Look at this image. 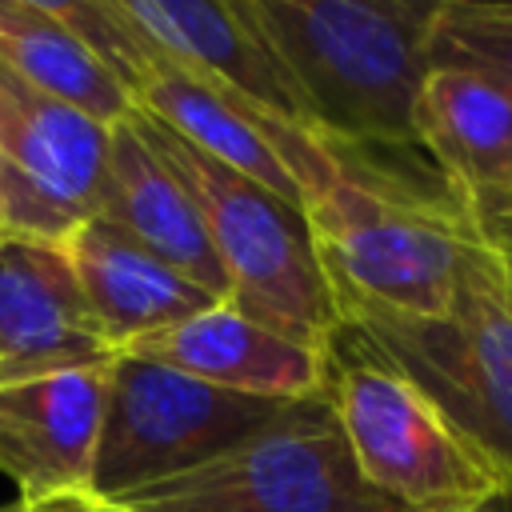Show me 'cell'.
<instances>
[{
    "label": "cell",
    "mask_w": 512,
    "mask_h": 512,
    "mask_svg": "<svg viewBox=\"0 0 512 512\" xmlns=\"http://www.w3.org/2000/svg\"><path fill=\"white\" fill-rule=\"evenodd\" d=\"M284 60L312 136L336 156L416 148L432 4L416 0H248Z\"/></svg>",
    "instance_id": "obj_1"
},
{
    "label": "cell",
    "mask_w": 512,
    "mask_h": 512,
    "mask_svg": "<svg viewBox=\"0 0 512 512\" xmlns=\"http://www.w3.org/2000/svg\"><path fill=\"white\" fill-rule=\"evenodd\" d=\"M336 160V176L304 200L308 236L336 308L440 316L480 240L472 220L452 196H420L364 160Z\"/></svg>",
    "instance_id": "obj_2"
},
{
    "label": "cell",
    "mask_w": 512,
    "mask_h": 512,
    "mask_svg": "<svg viewBox=\"0 0 512 512\" xmlns=\"http://www.w3.org/2000/svg\"><path fill=\"white\" fill-rule=\"evenodd\" d=\"M340 328L392 364L512 488V288L476 240L440 316L340 308Z\"/></svg>",
    "instance_id": "obj_3"
},
{
    "label": "cell",
    "mask_w": 512,
    "mask_h": 512,
    "mask_svg": "<svg viewBox=\"0 0 512 512\" xmlns=\"http://www.w3.org/2000/svg\"><path fill=\"white\" fill-rule=\"evenodd\" d=\"M132 124L196 200L208 244L224 272V304L296 344L328 352L340 328V308L316 260L304 212L208 160L136 108Z\"/></svg>",
    "instance_id": "obj_4"
},
{
    "label": "cell",
    "mask_w": 512,
    "mask_h": 512,
    "mask_svg": "<svg viewBox=\"0 0 512 512\" xmlns=\"http://www.w3.org/2000/svg\"><path fill=\"white\" fill-rule=\"evenodd\" d=\"M324 364V392L360 476L400 512H468L508 488L392 364L344 328H336Z\"/></svg>",
    "instance_id": "obj_5"
},
{
    "label": "cell",
    "mask_w": 512,
    "mask_h": 512,
    "mask_svg": "<svg viewBox=\"0 0 512 512\" xmlns=\"http://www.w3.org/2000/svg\"><path fill=\"white\" fill-rule=\"evenodd\" d=\"M132 512H400L356 468L328 392L172 480L112 500Z\"/></svg>",
    "instance_id": "obj_6"
},
{
    "label": "cell",
    "mask_w": 512,
    "mask_h": 512,
    "mask_svg": "<svg viewBox=\"0 0 512 512\" xmlns=\"http://www.w3.org/2000/svg\"><path fill=\"white\" fill-rule=\"evenodd\" d=\"M288 404L240 396L156 360L112 352L88 496L120 500L136 488L192 472L268 424Z\"/></svg>",
    "instance_id": "obj_7"
},
{
    "label": "cell",
    "mask_w": 512,
    "mask_h": 512,
    "mask_svg": "<svg viewBox=\"0 0 512 512\" xmlns=\"http://www.w3.org/2000/svg\"><path fill=\"white\" fill-rule=\"evenodd\" d=\"M112 128L0 72L4 232L64 244L100 212Z\"/></svg>",
    "instance_id": "obj_8"
},
{
    "label": "cell",
    "mask_w": 512,
    "mask_h": 512,
    "mask_svg": "<svg viewBox=\"0 0 512 512\" xmlns=\"http://www.w3.org/2000/svg\"><path fill=\"white\" fill-rule=\"evenodd\" d=\"M116 16L160 56L184 64L220 92L312 136L304 100L248 12V0H112Z\"/></svg>",
    "instance_id": "obj_9"
},
{
    "label": "cell",
    "mask_w": 512,
    "mask_h": 512,
    "mask_svg": "<svg viewBox=\"0 0 512 512\" xmlns=\"http://www.w3.org/2000/svg\"><path fill=\"white\" fill-rule=\"evenodd\" d=\"M108 360L64 244L0 232V384Z\"/></svg>",
    "instance_id": "obj_10"
},
{
    "label": "cell",
    "mask_w": 512,
    "mask_h": 512,
    "mask_svg": "<svg viewBox=\"0 0 512 512\" xmlns=\"http://www.w3.org/2000/svg\"><path fill=\"white\" fill-rule=\"evenodd\" d=\"M104 412V368L0 384V472L20 504L88 496Z\"/></svg>",
    "instance_id": "obj_11"
},
{
    "label": "cell",
    "mask_w": 512,
    "mask_h": 512,
    "mask_svg": "<svg viewBox=\"0 0 512 512\" xmlns=\"http://www.w3.org/2000/svg\"><path fill=\"white\" fill-rule=\"evenodd\" d=\"M120 352L156 360L164 368H176L184 376H196L204 384H216L240 396L280 400V404L324 396V376H328V364H324L328 352L296 344L248 320L224 300Z\"/></svg>",
    "instance_id": "obj_12"
},
{
    "label": "cell",
    "mask_w": 512,
    "mask_h": 512,
    "mask_svg": "<svg viewBox=\"0 0 512 512\" xmlns=\"http://www.w3.org/2000/svg\"><path fill=\"white\" fill-rule=\"evenodd\" d=\"M416 148L432 156L468 220L508 204L512 88L460 68H428L416 96Z\"/></svg>",
    "instance_id": "obj_13"
},
{
    "label": "cell",
    "mask_w": 512,
    "mask_h": 512,
    "mask_svg": "<svg viewBox=\"0 0 512 512\" xmlns=\"http://www.w3.org/2000/svg\"><path fill=\"white\" fill-rule=\"evenodd\" d=\"M100 220L124 232L132 244L152 252L160 264L204 288L212 300H224V272L208 244L196 200L184 180L152 152V144L128 120L112 124L108 136V168L100 192Z\"/></svg>",
    "instance_id": "obj_14"
},
{
    "label": "cell",
    "mask_w": 512,
    "mask_h": 512,
    "mask_svg": "<svg viewBox=\"0 0 512 512\" xmlns=\"http://www.w3.org/2000/svg\"><path fill=\"white\" fill-rule=\"evenodd\" d=\"M64 252L112 352L220 304L100 216L84 220L64 240Z\"/></svg>",
    "instance_id": "obj_15"
},
{
    "label": "cell",
    "mask_w": 512,
    "mask_h": 512,
    "mask_svg": "<svg viewBox=\"0 0 512 512\" xmlns=\"http://www.w3.org/2000/svg\"><path fill=\"white\" fill-rule=\"evenodd\" d=\"M0 72L108 128L132 112L120 80L48 8V0H0Z\"/></svg>",
    "instance_id": "obj_16"
},
{
    "label": "cell",
    "mask_w": 512,
    "mask_h": 512,
    "mask_svg": "<svg viewBox=\"0 0 512 512\" xmlns=\"http://www.w3.org/2000/svg\"><path fill=\"white\" fill-rule=\"evenodd\" d=\"M428 68H460L512 88V4L440 0L428 20Z\"/></svg>",
    "instance_id": "obj_17"
},
{
    "label": "cell",
    "mask_w": 512,
    "mask_h": 512,
    "mask_svg": "<svg viewBox=\"0 0 512 512\" xmlns=\"http://www.w3.org/2000/svg\"><path fill=\"white\" fill-rule=\"evenodd\" d=\"M476 236L496 252V256H512V200L500 208H488L480 216H472Z\"/></svg>",
    "instance_id": "obj_18"
},
{
    "label": "cell",
    "mask_w": 512,
    "mask_h": 512,
    "mask_svg": "<svg viewBox=\"0 0 512 512\" xmlns=\"http://www.w3.org/2000/svg\"><path fill=\"white\" fill-rule=\"evenodd\" d=\"M36 512H132V508H120L112 500H96V496H64V500H48V504H28Z\"/></svg>",
    "instance_id": "obj_19"
},
{
    "label": "cell",
    "mask_w": 512,
    "mask_h": 512,
    "mask_svg": "<svg viewBox=\"0 0 512 512\" xmlns=\"http://www.w3.org/2000/svg\"><path fill=\"white\" fill-rule=\"evenodd\" d=\"M468 512H512V488H504L500 496H492V500H484L480 508H468Z\"/></svg>",
    "instance_id": "obj_20"
},
{
    "label": "cell",
    "mask_w": 512,
    "mask_h": 512,
    "mask_svg": "<svg viewBox=\"0 0 512 512\" xmlns=\"http://www.w3.org/2000/svg\"><path fill=\"white\" fill-rule=\"evenodd\" d=\"M0 232H4V160H0Z\"/></svg>",
    "instance_id": "obj_21"
},
{
    "label": "cell",
    "mask_w": 512,
    "mask_h": 512,
    "mask_svg": "<svg viewBox=\"0 0 512 512\" xmlns=\"http://www.w3.org/2000/svg\"><path fill=\"white\" fill-rule=\"evenodd\" d=\"M500 268H504V280H508V288H512V256H500Z\"/></svg>",
    "instance_id": "obj_22"
},
{
    "label": "cell",
    "mask_w": 512,
    "mask_h": 512,
    "mask_svg": "<svg viewBox=\"0 0 512 512\" xmlns=\"http://www.w3.org/2000/svg\"><path fill=\"white\" fill-rule=\"evenodd\" d=\"M0 512H36V508H28V504H12V508H0Z\"/></svg>",
    "instance_id": "obj_23"
}]
</instances>
